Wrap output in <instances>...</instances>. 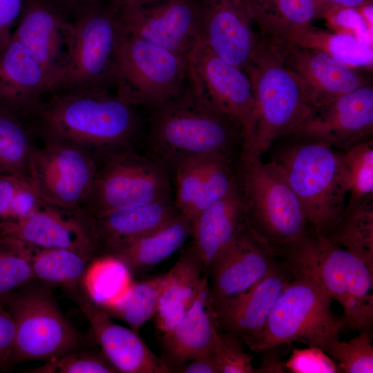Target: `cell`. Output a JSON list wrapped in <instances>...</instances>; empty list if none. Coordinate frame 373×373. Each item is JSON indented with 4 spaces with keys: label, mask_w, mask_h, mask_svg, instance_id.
Segmentation results:
<instances>
[{
    "label": "cell",
    "mask_w": 373,
    "mask_h": 373,
    "mask_svg": "<svg viewBox=\"0 0 373 373\" xmlns=\"http://www.w3.org/2000/svg\"><path fill=\"white\" fill-rule=\"evenodd\" d=\"M27 114L41 138L77 144L95 157L131 148L142 130L134 107L111 90L75 88L49 93Z\"/></svg>",
    "instance_id": "obj_1"
},
{
    "label": "cell",
    "mask_w": 373,
    "mask_h": 373,
    "mask_svg": "<svg viewBox=\"0 0 373 373\" xmlns=\"http://www.w3.org/2000/svg\"><path fill=\"white\" fill-rule=\"evenodd\" d=\"M240 141L243 142L241 128L203 103L189 85L178 96L151 108L149 155L169 173L193 157L231 154Z\"/></svg>",
    "instance_id": "obj_2"
},
{
    "label": "cell",
    "mask_w": 373,
    "mask_h": 373,
    "mask_svg": "<svg viewBox=\"0 0 373 373\" xmlns=\"http://www.w3.org/2000/svg\"><path fill=\"white\" fill-rule=\"evenodd\" d=\"M281 257L291 269L316 280L341 305L347 328L371 329L373 268L313 230Z\"/></svg>",
    "instance_id": "obj_3"
},
{
    "label": "cell",
    "mask_w": 373,
    "mask_h": 373,
    "mask_svg": "<svg viewBox=\"0 0 373 373\" xmlns=\"http://www.w3.org/2000/svg\"><path fill=\"white\" fill-rule=\"evenodd\" d=\"M332 301L313 278L294 271L264 327L246 345L258 353L278 345L300 343L327 353L339 340L341 332L347 328L344 316L333 312Z\"/></svg>",
    "instance_id": "obj_4"
},
{
    "label": "cell",
    "mask_w": 373,
    "mask_h": 373,
    "mask_svg": "<svg viewBox=\"0 0 373 373\" xmlns=\"http://www.w3.org/2000/svg\"><path fill=\"white\" fill-rule=\"evenodd\" d=\"M278 162L312 229L328 237L345 212L349 193L342 153L327 144L307 141L285 150Z\"/></svg>",
    "instance_id": "obj_5"
},
{
    "label": "cell",
    "mask_w": 373,
    "mask_h": 373,
    "mask_svg": "<svg viewBox=\"0 0 373 373\" xmlns=\"http://www.w3.org/2000/svg\"><path fill=\"white\" fill-rule=\"evenodd\" d=\"M242 162L248 226L282 256L312 230L306 214L278 162Z\"/></svg>",
    "instance_id": "obj_6"
},
{
    "label": "cell",
    "mask_w": 373,
    "mask_h": 373,
    "mask_svg": "<svg viewBox=\"0 0 373 373\" xmlns=\"http://www.w3.org/2000/svg\"><path fill=\"white\" fill-rule=\"evenodd\" d=\"M257 104V121L241 160L261 159L272 142L291 135L313 111L298 78L278 58L256 48L244 70Z\"/></svg>",
    "instance_id": "obj_7"
},
{
    "label": "cell",
    "mask_w": 373,
    "mask_h": 373,
    "mask_svg": "<svg viewBox=\"0 0 373 373\" xmlns=\"http://www.w3.org/2000/svg\"><path fill=\"white\" fill-rule=\"evenodd\" d=\"M50 287L34 280L6 300L15 329L10 367L28 361H48L88 347L86 338L61 312Z\"/></svg>",
    "instance_id": "obj_8"
},
{
    "label": "cell",
    "mask_w": 373,
    "mask_h": 373,
    "mask_svg": "<svg viewBox=\"0 0 373 373\" xmlns=\"http://www.w3.org/2000/svg\"><path fill=\"white\" fill-rule=\"evenodd\" d=\"M72 22L67 64L55 90L114 88L117 51L124 34L117 8L100 0L79 12Z\"/></svg>",
    "instance_id": "obj_9"
},
{
    "label": "cell",
    "mask_w": 373,
    "mask_h": 373,
    "mask_svg": "<svg viewBox=\"0 0 373 373\" xmlns=\"http://www.w3.org/2000/svg\"><path fill=\"white\" fill-rule=\"evenodd\" d=\"M186 80V58L124 30L114 80L119 98L153 108L181 94Z\"/></svg>",
    "instance_id": "obj_10"
},
{
    "label": "cell",
    "mask_w": 373,
    "mask_h": 373,
    "mask_svg": "<svg viewBox=\"0 0 373 373\" xmlns=\"http://www.w3.org/2000/svg\"><path fill=\"white\" fill-rule=\"evenodd\" d=\"M103 159L80 209L86 216L171 200L169 173L150 155H142L128 148Z\"/></svg>",
    "instance_id": "obj_11"
},
{
    "label": "cell",
    "mask_w": 373,
    "mask_h": 373,
    "mask_svg": "<svg viewBox=\"0 0 373 373\" xmlns=\"http://www.w3.org/2000/svg\"><path fill=\"white\" fill-rule=\"evenodd\" d=\"M186 61L191 88L203 103L241 128L242 149L246 148L252 139L258 115L247 74L218 56L200 40Z\"/></svg>",
    "instance_id": "obj_12"
},
{
    "label": "cell",
    "mask_w": 373,
    "mask_h": 373,
    "mask_svg": "<svg viewBox=\"0 0 373 373\" xmlns=\"http://www.w3.org/2000/svg\"><path fill=\"white\" fill-rule=\"evenodd\" d=\"M42 139L44 146L31 152L27 182L45 201L81 211L97 173L96 157L72 142Z\"/></svg>",
    "instance_id": "obj_13"
},
{
    "label": "cell",
    "mask_w": 373,
    "mask_h": 373,
    "mask_svg": "<svg viewBox=\"0 0 373 373\" xmlns=\"http://www.w3.org/2000/svg\"><path fill=\"white\" fill-rule=\"evenodd\" d=\"M117 9L126 32L185 58L200 40L198 0H153Z\"/></svg>",
    "instance_id": "obj_14"
},
{
    "label": "cell",
    "mask_w": 373,
    "mask_h": 373,
    "mask_svg": "<svg viewBox=\"0 0 373 373\" xmlns=\"http://www.w3.org/2000/svg\"><path fill=\"white\" fill-rule=\"evenodd\" d=\"M373 131V88L369 84L320 107L293 133L298 138L344 150Z\"/></svg>",
    "instance_id": "obj_15"
},
{
    "label": "cell",
    "mask_w": 373,
    "mask_h": 373,
    "mask_svg": "<svg viewBox=\"0 0 373 373\" xmlns=\"http://www.w3.org/2000/svg\"><path fill=\"white\" fill-rule=\"evenodd\" d=\"M73 22L51 0H23L12 35L31 52L57 87L71 46ZM51 93V92H50Z\"/></svg>",
    "instance_id": "obj_16"
},
{
    "label": "cell",
    "mask_w": 373,
    "mask_h": 373,
    "mask_svg": "<svg viewBox=\"0 0 373 373\" xmlns=\"http://www.w3.org/2000/svg\"><path fill=\"white\" fill-rule=\"evenodd\" d=\"M199 39L228 63L242 69L258 46L248 0H198Z\"/></svg>",
    "instance_id": "obj_17"
},
{
    "label": "cell",
    "mask_w": 373,
    "mask_h": 373,
    "mask_svg": "<svg viewBox=\"0 0 373 373\" xmlns=\"http://www.w3.org/2000/svg\"><path fill=\"white\" fill-rule=\"evenodd\" d=\"M0 236L38 247L97 256L88 217L80 210L61 208L46 201L24 218L0 223Z\"/></svg>",
    "instance_id": "obj_18"
},
{
    "label": "cell",
    "mask_w": 373,
    "mask_h": 373,
    "mask_svg": "<svg viewBox=\"0 0 373 373\" xmlns=\"http://www.w3.org/2000/svg\"><path fill=\"white\" fill-rule=\"evenodd\" d=\"M280 258L247 224L209 267L213 304L251 287L269 273Z\"/></svg>",
    "instance_id": "obj_19"
},
{
    "label": "cell",
    "mask_w": 373,
    "mask_h": 373,
    "mask_svg": "<svg viewBox=\"0 0 373 373\" xmlns=\"http://www.w3.org/2000/svg\"><path fill=\"white\" fill-rule=\"evenodd\" d=\"M66 292L87 318L93 340L117 372H170L136 331L112 321L105 312L90 301L80 285L66 289Z\"/></svg>",
    "instance_id": "obj_20"
},
{
    "label": "cell",
    "mask_w": 373,
    "mask_h": 373,
    "mask_svg": "<svg viewBox=\"0 0 373 373\" xmlns=\"http://www.w3.org/2000/svg\"><path fill=\"white\" fill-rule=\"evenodd\" d=\"M294 271L280 257L269 273L247 290L213 304L219 329L237 336L247 345L264 327Z\"/></svg>",
    "instance_id": "obj_21"
},
{
    "label": "cell",
    "mask_w": 373,
    "mask_h": 373,
    "mask_svg": "<svg viewBox=\"0 0 373 373\" xmlns=\"http://www.w3.org/2000/svg\"><path fill=\"white\" fill-rule=\"evenodd\" d=\"M283 65L298 78L313 108L326 105L369 84L358 68L314 48L293 44Z\"/></svg>",
    "instance_id": "obj_22"
},
{
    "label": "cell",
    "mask_w": 373,
    "mask_h": 373,
    "mask_svg": "<svg viewBox=\"0 0 373 373\" xmlns=\"http://www.w3.org/2000/svg\"><path fill=\"white\" fill-rule=\"evenodd\" d=\"M208 277L204 272L199 295L185 316L160 337V358L170 372L195 357L213 353L219 328Z\"/></svg>",
    "instance_id": "obj_23"
},
{
    "label": "cell",
    "mask_w": 373,
    "mask_h": 373,
    "mask_svg": "<svg viewBox=\"0 0 373 373\" xmlns=\"http://www.w3.org/2000/svg\"><path fill=\"white\" fill-rule=\"evenodd\" d=\"M247 226V204L240 180L234 176L227 193L192 220V246L208 273L213 260Z\"/></svg>",
    "instance_id": "obj_24"
},
{
    "label": "cell",
    "mask_w": 373,
    "mask_h": 373,
    "mask_svg": "<svg viewBox=\"0 0 373 373\" xmlns=\"http://www.w3.org/2000/svg\"><path fill=\"white\" fill-rule=\"evenodd\" d=\"M52 90L44 68L12 35L0 48V102L26 117Z\"/></svg>",
    "instance_id": "obj_25"
},
{
    "label": "cell",
    "mask_w": 373,
    "mask_h": 373,
    "mask_svg": "<svg viewBox=\"0 0 373 373\" xmlns=\"http://www.w3.org/2000/svg\"><path fill=\"white\" fill-rule=\"evenodd\" d=\"M180 213L169 200L88 217L97 256L159 229Z\"/></svg>",
    "instance_id": "obj_26"
},
{
    "label": "cell",
    "mask_w": 373,
    "mask_h": 373,
    "mask_svg": "<svg viewBox=\"0 0 373 373\" xmlns=\"http://www.w3.org/2000/svg\"><path fill=\"white\" fill-rule=\"evenodd\" d=\"M258 28L257 48L284 61L291 32L321 17L316 0H248Z\"/></svg>",
    "instance_id": "obj_27"
},
{
    "label": "cell",
    "mask_w": 373,
    "mask_h": 373,
    "mask_svg": "<svg viewBox=\"0 0 373 373\" xmlns=\"http://www.w3.org/2000/svg\"><path fill=\"white\" fill-rule=\"evenodd\" d=\"M204 272V264L191 245L182 251L173 267L166 273V280L153 318L160 334L174 327L192 307L199 295Z\"/></svg>",
    "instance_id": "obj_28"
},
{
    "label": "cell",
    "mask_w": 373,
    "mask_h": 373,
    "mask_svg": "<svg viewBox=\"0 0 373 373\" xmlns=\"http://www.w3.org/2000/svg\"><path fill=\"white\" fill-rule=\"evenodd\" d=\"M192 220L180 213L159 229L107 255L122 261L133 271H144L160 263L178 251L191 236Z\"/></svg>",
    "instance_id": "obj_29"
},
{
    "label": "cell",
    "mask_w": 373,
    "mask_h": 373,
    "mask_svg": "<svg viewBox=\"0 0 373 373\" xmlns=\"http://www.w3.org/2000/svg\"><path fill=\"white\" fill-rule=\"evenodd\" d=\"M7 238V237H6ZM8 238L30 262L35 280L68 289L81 285L90 255L71 249H46Z\"/></svg>",
    "instance_id": "obj_30"
},
{
    "label": "cell",
    "mask_w": 373,
    "mask_h": 373,
    "mask_svg": "<svg viewBox=\"0 0 373 373\" xmlns=\"http://www.w3.org/2000/svg\"><path fill=\"white\" fill-rule=\"evenodd\" d=\"M33 131L27 118L0 102V171L27 181Z\"/></svg>",
    "instance_id": "obj_31"
},
{
    "label": "cell",
    "mask_w": 373,
    "mask_h": 373,
    "mask_svg": "<svg viewBox=\"0 0 373 373\" xmlns=\"http://www.w3.org/2000/svg\"><path fill=\"white\" fill-rule=\"evenodd\" d=\"M327 238L373 268L372 195L347 204L341 220Z\"/></svg>",
    "instance_id": "obj_32"
},
{
    "label": "cell",
    "mask_w": 373,
    "mask_h": 373,
    "mask_svg": "<svg viewBox=\"0 0 373 373\" xmlns=\"http://www.w3.org/2000/svg\"><path fill=\"white\" fill-rule=\"evenodd\" d=\"M290 42L321 50L353 67L370 66L372 63L370 42L347 35L331 33L312 25L293 31Z\"/></svg>",
    "instance_id": "obj_33"
},
{
    "label": "cell",
    "mask_w": 373,
    "mask_h": 373,
    "mask_svg": "<svg viewBox=\"0 0 373 373\" xmlns=\"http://www.w3.org/2000/svg\"><path fill=\"white\" fill-rule=\"evenodd\" d=\"M133 281L132 272L122 261L102 255L90 261L80 285L90 301L103 308L119 297Z\"/></svg>",
    "instance_id": "obj_34"
},
{
    "label": "cell",
    "mask_w": 373,
    "mask_h": 373,
    "mask_svg": "<svg viewBox=\"0 0 373 373\" xmlns=\"http://www.w3.org/2000/svg\"><path fill=\"white\" fill-rule=\"evenodd\" d=\"M166 274L142 281H133L125 291L109 305L100 308L111 318L126 322L137 332L153 319Z\"/></svg>",
    "instance_id": "obj_35"
},
{
    "label": "cell",
    "mask_w": 373,
    "mask_h": 373,
    "mask_svg": "<svg viewBox=\"0 0 373 373\" xmlns=\"http://www.w3.org/2000/svg\"><path fill=\"white\" fill-rule=\"evenodd\" d=\"M346 166L350 200L354 203L373 193V144L369 139L342 153Z\"/></svg>",
    "instance_id": "obj_36"
},
{
    "label": "cell",
    "mask_w": 373,
    "mask_h": 373,
    "mask_svg": "<svg viewBox=\"0 0 373 373\" xmlns=\"http://www.w3.org/2000/svg\"><path fill=\"white\" fill-rule=\"evenodd\" d=\"M231 161L229 153H215L204 156L203 184L193 218L228 191L235 176L231 171Z\"/></svg>",
    "instance_id": "obj_37"
},
{
    "label": "cell",
    "mask_w": 373,
    "mask_h": 373,
    "mask_svg": "<svg viewBox=\"0 0 373 373\" xmlns=\"http://www.w3.org/2000/svg\"><path fill=\"white\" fill-rule=\"evenodd\" d=\"M29 373H117L101 350L88 347L74 350L40 366L25 370Z\"/></svg>",
    "instance_id": "obj_38"
},
{
    "label": "cell",
    "mask_w": 373,
    "mask_h": 373,
    "mask_svg": "<svg viewBox=\"0 0 373 373\" xmlns=\"http://www.w3.org/2000/svg\"><path fill=\"white\" fill-rule=\"evenodd\" d=\"M347 341H336L328 354L345 373H372L373 345L370 329L358 331Z\"/></svg>",
    "instance_id": "obj_39"
},
{
    "label": "cell",
    "mask_w": 373,
    "mask_h": 373,
    "mask_svg": "<svg viewBox=\"0 0 373 373\" xmlns=\"http://www.w3.org/2000/svg\"><path fill=\"white\" fill-rule=\"evenodd\" d=\"M34 280L28 259L8 238L0 236V304Z\"/></svg>",
    "instance_id": "obj_40"
},
{
    "label": "cell",
    "mask_w": 373,
    "mask_h": 373,
    "mask_svg": "<svg viewBox=\"0 0 373 373\" xmlns=\"http://www.w3.org/2000/svg\"><path fill=\"white\" fill-rule=\"evenodd\" d=\"M204 156L189 159L174 171L177 186L175 205L181 214L191 220L203 184Z\"/></svg>",
    "instance_id": "obj_41"
},
{
    "label": "cell",
    "mask_w": 373,
    "mask_h": 373,
    "mask_svg": "<svg viewBox=\"0 0 373 373\" xmlns=\"http://www.w3.org/2000/svg\"><path fill=\"white\" fill-rule=\"evenodd\" d=\"M235 334L218 330L213 349L218 373H256L252 356L242 348Z\"/></svg>",
    "instance_id": "obj_42"
},
{
    "label": "cell",
    "mask_w": 373,
    "mask_h": 373,
    "mask_svg": "<svg viewBox=\"0 0 373 373\" xmlns=\"http://www.w3.org/2000/svg\"><path fill=\"white\" fill-rule=\"evenodd\" d=\"M293 350L285 362V370L291 373H340L338 363L324 350L307 346Z\"/></svg>",
    "instance_id": "obj_43"
},
{
    "label": "cell",
    "mask_w": 373,
    "mask_h": 373,
    "mask_svg": "<svg viewBox=\"0 0 373 373\" xmlns=\"http://www.w3.org/2000/svg\"><path fill=\"white\" fill-rule=\"evenodd\" d=\"M336 33L347 35L369 42L367 24L356 8H336L326 12L323 17Z\"/></svg>",
    "instance_id": "obj_44"
},
{
    "label": "cell",
    "mask_w": 373,
    "mask_h": 373,
    "mask_svg": "<svg viewBox=\"0 0 373 373\" xmlns=\"http://www.w3.org/2000/svg\"><path fill=\"white\" fill-rule=\"evenodd\" d=\"M44 202L27 181L21 180L14 197L10 218L6 222L28 216L37 210Z\"/></svg>",
    "instance_id": "obj_45"
},
{
    "label": "cell",
    "mask_w": 373,
    "mask_h": 373,
    "mask_svg": "<svg viewBox=\"0 0 373 373\" xmlns=\"http://www.w3.org/2000/svg\"><path fill=\"white\" fill-rule=\"evenodd\" d=\"M15 335L12 318L6 306L0 304V370H7L10 367Z\"/></svg>",
    "instance_id": "obj_46"
},
{
    "label": "cell",
    "mask_w": 373,
    "mask_h": 373,
    "mask_svg": "<svg viewBox=\"0 0 373 373\" xmlns=\"http://www.w3.org/2000/svg\"><path fill=\"white\" fill-rule=\"evenodd\" d=\"M23 5V0H0V48L10 39L12 28L17 23Z\"/></svg>",
    "instance_id": "obj_47"
},
{
    "label": "cell",
    "mask_w": 373,
    "mask_h": 373,
    "mask_svg": "<svg viewBox=\"0 0 373 373\" xmlns=\"http://www.w3.org/2000/svg\"><path fill=\"white\" fill-rule=\"evenodd\" d=\"M21 180L15 175L0 173V223L10 218L14 197Z\"/></svg>",
    "instance_id": "obj_48"
},
{
    "label": "cell",
    "mask_w": 373,
    "mask_h": 373,
    "mask_svg": "<svg viewBox=\"0 0 373 373\" xmlns=\"http://www.w3.org/2000/svg\"><path fill=\"white\" fill-rule=\"evenodd\" d=\"M176 373H218L213 353L195 357L174 370Z\"/></svg>",
    "instance_id": "obj_49"
},
{
    "label": "cell",
    "mask_w": 373,
    "mask_h": 373,
    "mask_svg": "<svg viewBox=\"0 0 373 373\" xmlns=\"http://www.w3.org/2000/svg\"><path fill=\"white\" fill-rule=\"evenodd\" d=\"M278 347L267 348L260 351V355L256 373H282L285 372V362L282 361L281 353Z\"/></svg>",
    "instance_id": "obj_50"
},
{
    "label": "cell",
    "mask_w": 373,
    "mask_h": 373,
    "mask_svg": "<svg viewBox=\"0 0 373 373\" xmlns=\"http://www.w3.org/2000/svg\"><path fill=\"white\" fill-rule=\"evenodd\" d=\"M71 21L82 10L100 0H51Z\"/></svg>",
    "instance_id": "obj_51"
},
{
    "label": "cell",
    "mask_w": 373,
    "mask_h": 373,
    "mask_svg": "<svg viewBox=\"0 0 373 373\" xmlns=\"http://www.w3.org/2000/svg\"><path fill=\"white\" fill-rule=\"evenodd\" d=\"M321 10V17L329 10L336 8H358L367 3L372 2V0H316Z\"/></svg>",
    "instance_id": "obj_52"
},
{
    "label": "cell",
    "mask_w": 373,
    "mask_h": 373,
    "mask_svg": "<svg viewBox=\"0 0 373 373\" xmlns=\"http://www.w3.org/2000/svg\"><path fill=\"white\" fill-rule=\"evenodd\" d=\"M117 8L124 6L139 5L153 0H108Z\"/></svg>",
    "instance_id": "obj_53"
},
{
    "label": "cell",
    "mask_w": 373,
    "mask_h": 373,
    "mask_svg": "<svg viewBox=\"0 0 373 373\" xmlns=\"http://www.w3.org/2000/svg\"><path fill=\"white\" fill-rule=\"evenodd\" d=\"M0 173H2L1 171H0Z\"/></svg>",
    "instance_id": "obj_54"
}]
</instances>
